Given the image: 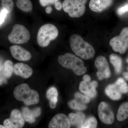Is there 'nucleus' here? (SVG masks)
I'll use <instances>...</instances> for the list:
<instances>
[{"instance_id":"25","label":"nucleus","mask_w":128,"mask_h":128,"mask_svg":"<svg viewBox=\"0 0 128 128\" xmlns=\"http://www.w3.org/2000/svg\"><path fill=\"white\" fill-rule=\"evenodd\" d=\"M68 105L72 109L79 111L84 110L86 108V104L82 103L75 98L70 101L68 102Z\"/></svg>"},{"instance_id":"5","label":"nucleus","mask_w":128,"mask_h":128,"mask_svg":"<svg viewBox=\"0 0 128 128\" xmlns=\"http://www.w3.org/2000/svg\"><path fill=\"white\" fill-rule=\"evenodd\" d=\"M88 0H64L62 8L72 18H80L84 14Z\"/></svg>"},{"instance_id":"15","label":"nucleus","mask_w":128,"mask_h":128,"mask_svg":"<svg viewBox=\"0 0 128 128\" xmlns=\"http://www.w3.org/2000/svg\"><path fill=\"white\" fill-rule=\"evenodd\" d=\"M114 0H90L89 3L90 9L96 12H100L110 7Z\"/></svg>"},{"instance_id":"17","label":"nucleus","mask_w":128,"mask_h":128,"mask_svg":"<svg viewBox=\"0 0 128 128\" xmlns=\"http://www.w3.org/2000/svg\"><path fill=\"white\" fill-rule=\"evenodd\" d=\"M41 112L40 108L30 110L28 108L24 107L22 108V114L25 121L32 124L35 122L36 118L40 116Z\"/></svg>"},{"instance_id":"31","label":"nucleus","mask_w":128,"mask_h":128,"mask_svg":"<svg viewBox=\"0 0 128 128\" xmlns=\"http://www.w3.org/2000/svg\"><path fill=\"white\" fill-rule=\"evenodd\" d=\"M56 9L58 10H60L62 8V4L60 2L58 1L54 4Z\"/></svg>"},{"instance_id":"13","label":"nucleus","mask_w":128,"mask_h":128,"mask_svg":"<svg viewBox=\"0 0 128 128\" xmlns=\"http://www.w3.org/2000/svg\"><path fill=\"white\" fill-rule=\"evenodd\" d=\"M10 51L14 58L20 61H27L32 57L31 53L20 46L13 45L10 48Z\"/></svg>"},{"instance_id":"27","label":"nucleus","mask_w":128,"mask_h":128,"mask_svg":"<svg viewBox=\"0 0 128 128\" xmlns=\"http://www.w3.org/2000/svg\"><path fill=\"white\" fill-rule=\"evenodd\" d=\"M3 9L7 11L8 13H10L13 10L14 4L12 0H1Z\"/></svg>"},{"instance_id":"12","label":"nucleus","mask_w":128,"mask_h":128,"mask_svg":"<svg viewBox=\"0 0 128 128\" xmlns=\"http://www.w3.org/2000/svg\"><path fill=\"white\" fill-rule=\"evenodd\" d=\"M68 118L64 114H58L53 117L48 124V128H70Z\"/></svg>"},{"instance_id":"22","label":"nucleus","mask_w":128,"mask_h":128,"mask_svg":"<svg viewBox=\"0 0 128 128\" xmlns=\"http://www.w3.org/2000/svg\"><path fill=\"white\" fill-rule=\"evenodd\" d=\"M16 5L18 9L25 12H31L33 8L32 4L30 0H18Z\"/></svg>"},{"instance_id":"16","label":"nucleus","mask_w":128,"mask_h":128,"mask_svg":"<svg viewBox=\"0 0 128 128\" xmlns=\"http://www.w3.org/2000/svg\"><path fill=\"white\" fill-rule=\"evenodd\" d=\"M13 72L16 75L26 79L32 75L33 70L28 64L18 63L15 64L13 66Z\"/></svg>"},{"instance_id":"18","label":"nucleus","mask_w":128,"mask_h":128,"mask_svg":"<svg viewBox=\"0 0 128 128\" xmlns=\"http://www.w3.org/2000/svg\"><path fill=\"white\" fill-rule=\"evenodd\" d=\"M68 118L70 125L75 126L76 128H81L85 120V116L80 112L76 114L71 113L69 114Z\"/></svg>"},{"instance_id":"38","label":"nucleus","mask_w":128,"mask_h":128,"mask_svg":"<svg viewBox=\"0 0 128 128\" xmlns=\"http://www.w3.org/2000/svg\"><path fill=\"white\" fill-rule=\"evenodd\" d=\"M127 62H128V59L127 60Z\"/></svg>"},{"instance_id":"33","label":"nucleus","mask_w":128,"mask_h":128,"mask_svg":"<svg viewBox=\"0 0 128 128\" xmlns=\"http://www.w3.org/2000/svg\"><path fill=\"white\" fill-rule=\"evenodd\" d=\"M59 0H48V4H54L56 2L59 1Z\"/></svg>"},{"instance_id":"21","label":"nucleus","mask_w":128,"mask_h":128,"mask_svg":"<svg viewBox=\"0 0 128 128\" xmlns=\"http://www.w3.org/2000/svg\"><path fill=\"white\" fill-rule=\"evenodd\" d=\"M128 118V102L122 104L118 108L117 114L118 121H122Z\"/></svg>"},{"instance_id":"11","label":"nucleus","mask_w":128,"mask_h":128,"mask_svg":"<svg viewBox=\"0 0 128 128\" xmlns=\"http://www.w3.org/2000/svg\"><path fill=\"white\" fill-rule=\"evenodd\" d=\"M95 65L98 70L97 76L99 80L109 78L111 73L107 60L105 57L99 56L96 58Z\"/></svg>"},{"instance_id":"39","label":"nucleus","mask_w":128,"mask_h":128,"mask_svg":"<svg viewBox=\"0 0 128 128\" xmlns=\"http://www.w3.org/2000/svg\"></svg>"},{"instance_id":"20","label":"nucleus","mask_w":128,"mask_h":128,"mask_svg":"<svg viewBox=\"0 0 128 128\" xmlns=\"http://www.w3.org/2000/svg\"><path fill=\"white\" fill-rule=\"evenodd\" d=\"M107 96L114 100H119L121 98L122 94L117 89L114 84L108 86L105 90Z\"/></svg>"},{"instance_id":"10","label":"nucleus","mask_w":128,"mask_h":128,"mask_svg":"<svg viewBox=\"0 0 128 128\" xmlns=\"http://www.w3.org/2000/svg\"><path fill=\"white\" fill-rule=\"evenodd\" d=\"M25 124V120L20 112L17 109L12 111L10 116L5 120L4 126L7 128H22Z\"/></svg>"},{"instance_id":"30","label":"nucleus","mask_w":128,"mask_h":128,"mask_svg":"<svg viewBox=\"0 0 128 128\" xmlns=\"http://www.w3.org/2000/svg\"><path fill=\"white\" fill-rule=\"evenodd\" d=\"M128 12V4H126L124 6H121L118 8L117 12L120 16L123 15L125 12Z\"/></svg>"},{"instance_id":"26","label":"nucleus","mask_w":128,"mask_h":128,"mask_svg":"<svg viewBox=\"0 0 128 128\" xmlns=\"http://www.w3.org/2000/svg\"><path fill=\"white\" fill-rule=\"evenodd\" d=\"M98 122L95 117L90 116L85 120L81 128H96Z\"/></svg>"},{"instance_id":"4","label":"nucleus","mask_w":128,"mask_h":128,"mask_svg":"<svg viewBox=\"0 0 128 128\" xmlns=\"http://www.w3.org/2000/svg\"><path fill=\"white\" fill-rule=\"evenodd\" d=\"M58 31L57 27L50 24L41 26L38 30L37 36V42L39 46L45 48L48 46L50 41L58 36Z\"/></svg>"},{"instance_id":"24","label":"nucleus","mask_w":128,"mask_h":128,"mask_svg":"<svg viewBox=\"0 0 128 128\" xmlns=\"http://www.w3.org/2000/svg\"><path fill=\"white\" fill-rule=\"evenodd\" d=\"M114 84L121 94H125L128 92V84L123 78H118L114 83Z\"/></svg>"},{"instance_id":"14","label":"nucleus","mask_w":128,"mask_h":128,"mask_svg":"<svg viewBox=\"0 0 128 128\" xmlns=\"http://www.w3.org/2000/svg\"><path fill=\"white\" fill-rule=\"evenodd\" d=\"M13 72V66L11 60H6L0 67V86L6 83L7 79L11 77Z\"/></svg>"},{"instance_id":"35","label":"nucleus","mask_w":128,"mask_h":128,"mask_svg":"<svg viewBox=\"0 0 128 128\" xmlns=\"http://www.w3.org/2000/svg\"><path fill=\"white\" fill-rule=\"evenodd\" d=\"M123 75L124 78L127 80H128V72H124L123 74Z\"/></svg>"},{"instance_id":"8","label":"nucleus","mask_w":128,"mask_h":128,"mask_svg":"<svg viewBox=\"0 0 128 128\" xmlns=\"http://www.w3.org/2000/svg\"><path fill=\"white\" fill-rule=\"evenodd\" d=\"M83 80L80 82L79 90L82 93L88 97L93 98L96 96V88L97 86L98 82L96 81L91 82L90 76L86 74L83 76Z\"/></svg>"},{"instance_id":"32","label":"nucleus","mask_w":128,"mask_h":128,"mask_svg":"<svg viewBox=\"0 0 128 128\" xmlns=\"http://www.w3.org/2000/svg\"><path fill=\"white\" fill-rule=\"evenodd\" d=\"M39 2L40 4L43 7H45L48 5V0H39Z\"/></svg>"},{"instance_id":"28","label":"nucleus","mask_w":128,"mask_h":128,"mask_svg":"<svg viewBox=\"0 0 128 128\" xmlns=\"http://www.w3.org/2000/svg\"><path fill=\"white\" fill-rule=\"evenodd\" d=\"M74 98L76 100L85 104L89 103L90 101L89 97L79 92H76L75 94Z\"/></svg>"},{"instance_id":"1","label":"nucleus","mask_w":128,"mask_h":128,"mask_svg":"<svg viewBox=\"0 0 128 128\" xmlns=\"http://www.w3.org/2000/svg\"><path fill=\"white\" fill-rule=\"evenodd\" d=\"M72 50L76 55L84 60L92 58L95 54L93 47L78 34H74L70 38Z\"/></svg>"},{"instance_id":"2","label":"nucleus","mask_w":128,"mask_h":128,"mask_svg":"<svg viewBox=\"0 0 128 128\" xmlns=\"http://www.w3.org/2000/svg\"><path fill=\"white\" fill-rule=\"evenodd\" d=\"M14 95L17 100L23 102L27 106L37 104L39 102V95L38 92L31 89L26 83L17 86L14 89Z\"/></svg>"},{"instance_id":"36","label":"nucleus","mask_w":128,"mask_h":128,"mask_svg":"<svg viewBox=\"0 0 128 128\" xmlns=\"http://www.w3.org/2000/svg\"><path fill=\"white\" fill-rule=\"evenodd\" d=\"M0 128H7L5 127L4 126H2V125L0 124Z\"/></svg>"},{"instance_id":"3","label":"nucleus","mask_w":128,"mask_h":128,"mask_svg":"<svg viewBox=\"0 0 128 128\" xmlns=\"http://www.w3.org/2000/svg\"><path fill=\"white\" fill-rule=\"evenodd\" d=\"M58 60L59 63L62 66L70 69L77 75H82L87 70L82 60L70 53L60 56Z\"/></svg>"},{"instance_id":"7","label":"nucleus","mask_w":128,"mask_h":128,"mask_svg":"<svg viewBox=\"0 0 128 128\" xmlns=\"http://www.w3.org/2000/svg\"><path fill=\"white\" fill-rule=\"evenodd\" d=\"M110 45L114 52L121 54L125 52L128 48V28H124L119 35L112 38Z\"/></svg>"},{"instance_id":"23","label":"nucleus","mask_w":128,"mask_h":128,"mask_svg":"<svg viewBox=\"0 0 128 128\" xmlns=\"http://www.w3.org/2000/svg\"><path fill=\"white\" fill-rule=\"evenodd\" d=\"M109 58L110 62L114 66L116 73H120L122 67V61L121 58L114 54H111Z\"/></svg>"},{"instance_id":"19","label":"nucleus","mask_w":128,"mask_h":128,"mask_svg":"<svg viewBox=\"0 0 128 128\" xmlns=\"http://www.w3.org/2000/svg\"><path fill=\"white\" fill-rule=\"evenodd\" d=\"M58 93L57 89L54 87L49 88L46 92V97L50 101V106L51 108H55L58 101Z\"/></svg>"},{"instance_id":"34","label":"nucleus","mask_w":128,"mask_h":128,"mask_svg":"<svg viewBox=\"0 0 128 128\" xmlns=\"http://www.w3.org/2000/svg\"><path fill=\"white\" fill-rule=\"evenodd\" d=\"M45 11H46L47 14H50L52 11V8L50 6H48V7L46 8V9H45Z\"/></svg>"},{"instance_id":"37","label":"nucleus","mask_w":128,"mask_h":128,"mask_svg":"<svg viewBox=\"0 0 128 128\" xmlns=\"http://www.w3.org/2000/svg\"><path fill=\"white\" fill-rule=\"evenodd\" d=\"M2 62L1 60H0V67L1 66H2Z\"/></svg>"},{"instance_id":"6","label":"nucleus","mask_w":128,"mask_h":128,"mask_svg":"<svg viewBox=\"0 0 128 128\" xmlns=\"http://www.w3.org/2000/svg\"><path fill=\"white\" fill-rule=\"evenodd\" d=\"M31 38L29 31L23 25L16 24L13 26L8 39L12 43L20 44L27 42Z\"/></svg>"},{"instance_id":"29","label":"nucleus","mask_w":128,"mask_h":128,"mask_svg":"<svg viewBox=\"0 0 128 128\" xmlns=\"http://www.w3.org/2000/svg\"><path fill=\"white\" fill-rule=\"evenodd\" d=\"M8 12L6 9H3L0 12V26L4 22Z\"/></svg>"},{"instance_id":"9","label":"nucleus","mask_w":128,"mask_h":128,"mask_svg":"<svg viewBox=\"0 0 128 128\" xmlns=\"http://www.w3.org/2000/svg\"><path fill=\"white\" fill-rule=\"evenodd\" d=\"M98 114L99 119L104 124L110 125L114 122V113L109 105L106 102H102L99 104Z\"/></svg>"}]
</instances>
